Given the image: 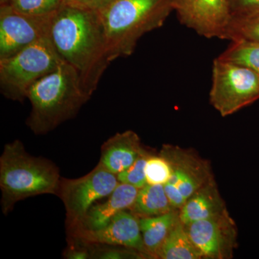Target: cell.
Segmentation results:
<instances>
[{
	"label": "cell",
	"instance_id": "obj_1",
	"mask_svg": "<svg viewBox=\"0 0 259 259\" xmlns=\"http://www.w3.org/2000/svg\"><path fill=\"white\" fill-rule=\"evenodd\" d=\"M49 38L61 59L76 70L83 90L92 96L111 63L97 12L63 5L51 15Z\"/></svg>",
	"mask_w": 259,
	"mask_h": 259
},
{
	"label": "cell",
	"instance_id": "obj_2",
	"mask_svg": "<svg viewBox=\"0 0 259 259\" xmlns=\"http://www.w3.org/2000/svg\"><path fill=\"white\" fill-rule=\"evenodd\" d=\"M91 97L81 86L76 70L63 61L29 89L31 111L27 125L35 135L47 134L74 118Z\"/></svg>",
	"mask_w": 259,
	"mask_h": 259
},
{
	"label": "cell",
	"instance_id": "obj_3",
	"mask_svg": "<svg viewBox=\"0 0 259 259\" xmlns=\"http://www.w3.org/2000/svg\"><path fill=\"white\" fill-rule=\"evenodd\" d=\"M96 12L112 62L131 56L140 38L163 26L174 8L172 0H114Z\"/></svg>",
	"mask_w": 259,
	"mask_h": 259
},
{
	"label": "cell",
	"instance_id": "obj_4",
	"mask_svg": "<svg viewBox=\"0 0 259 259\" xmlns=\"http://www.w3.org/2000/svg\"><path fill=\"white\" fill-rule=\"evenodd\" d=\"M61 181L57 166L49 160L29 154L21 141L5 145L0 157L3 212L7 214L17 202L28 197L57 194Z\"/></svg>",
	"mask_w": 259,
	"mask_h": 259
},
{
	"label": "cell",
	"instance_id": "obj_5",
	"mask_svg": "<svg viewBox=\"0 0 259 259\" xmlns=\"http://www.w3.org/2000/svg\"><path fill=\"white\" fill-rule=\"evenodd\" d=\"M62 61L49 37L15 55L0 59L2 95L8 100L23 102L30 87L54 71Z\"/></svg>",
	"mask_w": 259,
	"mask_h": 259
},
{
	"label": "cell",
	"instance_id": "obj_6",
	"mask_svg": "<svg viewBox=\"0 0 259 259\" xmlns=\"http://www.w3.org/2000/svg\"><path fill=\"white\" fill-rule=\"evenodd\" d=\"M259 100V76L245 66L213 61L209 102L222 117L233 115Z\"/></svg>",
	"mask_w": 259,
	"mask_h": 259
},
{
	"label": "cell",
	"instance_id": "obj_7",
	"mask_svg": "<svg viewBox=\"0 0 259 259\" xmlns=\"http://www.w3.org/2000/svg\"><path fill=\"white\" fill-rule=\"evenodd\" d=\"M119 183L117 175L98 163L85 176L61 180L59 193L71 221L81 223L94 203L108 197Z\"/></svg>",
	"mask_w": 259,
	"mask_h": 259
},
{
	"label": "cell",
	"instance_id": "obj_8",
	"mask_svg": "<svg viewBox=\"0 0 259 259\" xmlns=\"http://www.w3.org/2000/svg\"><path fill=\"white\" fill-rule=\"evenodd\" d=\"M51 16H32L19 13L9 5L0 6V59L49 37Z\"/></svg>",
	"mask_w": 259,
	"mask_h": 259
},
{
	"label": "cell",
	"instance_id": "obj_9",
	"mask_svg": "<svg viewBox=\"0 0 259 259\" xmlns=\"http://www.w3.org/2000/svg\"><path fill=\"white\" fill-rule=\"evenodd\" d=\"M182 25L207 38L223 39L232 15L228 0H172Z\"/></svg>",
	"mask_w": 259,
	"mask_h": 259
},
{
	"label": "cell",
	"instance_id": "obj_10",
	"mask_svg": "<svg viewBox=\"0 0 259 259\" xmlns=\"http://www.w3.org/2000/svg\"><path fill=\"white\" fill-rule=\"evenodd\" d=\"M185 227L202 258H228L235 239L234 228L228 214L196 221Z\"/></svg>",
	"mask_w": 259,
	"mask_h": 259
},
{
	"label": "cell",
	"instance_id": "obj_11",
	"mask_svg": "<svg viewBox=\"0 0 259 259\" xmlns=\"http://www.w3.org/2000/svg\"><path fill=\"white\" fill-rule=\"evenodd\" d=\"M160 154L171 166V176L168 182L176 186L186 201L212 181L207 163L193 153L178 146H165Z\"/></svg>",
	"mask_w": 259,
	"mask_h": 259
},
{
	"label": "cell",
	"instance_id": "obj_12",
	"mask_svg": "<svg viewBox=\"0 0 259 259\" xmlns=\"http://www.w3.org/2000/svg\"><path fill=\"white\" fill-rule=\"evenodd\" d=\"M86 238L100 244L120 245L139 251L146 258H151L145 246L140 228L139 218L122 210L116 214L107 226L99 231L88 232Z\"/></svg>",
	"mask_w": 259,
	"mask_h": 259
},
{
	"label": "cell",
	"instance_id": "obj_13",
	"mask_svg": "<svg viewBox=\"0 0 259 259\" xmlns=\"http://www.w3.org/2000/svg\"><path fill=\"white\" fill-rule=\"evenodd\" d=\"M144 151L139 135L127 130L114 135L102 144L99 163L117 175L129 168Z\"/></svg>",
	"mask_w": 259,
	"mask_h": 259
},
{
	"label": "cell",
	"instance_id": "obj_14",
	"mask_svg": "<svg viewBox=\"0 0 259 259\" xmlns=\"http://www.w3.org/2000/svg\"><path fill=\"white\" fill-rule=\"evenodd\" d=\"M140 189L127 184L119 183L103 203L94 204L81 221L86 233L102 229L116 214L134 205Z\"/></svg>",
	"mask_w": 259,
	"mask_h": 259
},
{
	"label": "cell",
	"instance_id": "obj_15",
	"mask_svg": "<svg viewBox=\"0 0 259 259\" xmlns=\"http://www.w3.org/2000/svg\"><path fill=\"white\" fill-rule=\"evenodd\" d=\"M226 214H228L222 199L212 180L186 201L180 209V219L187 226L196 221L222 217Z\"/></svg>",
	"mask_w": 259,
	"mask_h": 259
},
{
	"label": "cell",
	"instance_id": "obj_16",
	"mask_svg": "<svg viewBox=\"0 0 259 259\" xmlns=\"http://www.w3.org/2000/svg\"><path fill=\"white\" fill-rule=\"evenodd\" d=\"M179 221L180 211L177 209L159 215L139 218L143 240L151 258H158L162 244Z\"/></svg>",
	"mask_w": 259,
	"mask_h": 259
},
{
	"label": "cell",
	"instance_id": "obj_17",
	"mask_svg": "<svg viewBox=\"0 0 259 259\" xmlns=\"http://www.w3.org/2000/svg\"><path fill=\"white\" fill-rule=\"evenodd\" d=\"M137 217H151L164 214L173 209L164 185L147 184L140 189L134 205L131 208Z\"/></svg>",
	"mask_w": 259,
	"mask_h": 259
},
{
	"label": "cell",
	"instance_id": "obj_18",
	"mask_svg": "<svg viewBox=\"0 0 259 259\" xmlns=\"http://www.w3.org/2000/svg\"><path fill=\"white\" fill-rule=\"evenodd\" d=\"M161 259H200L202 255L191 241L180 219L174 226L158 253Z\"/></svg>",
	"mask_w": 259,
	"mask_h": 259
},
{
	"label": "cell",
	"instance_id": "obj_19",
	"mask_svg": "<svg viewBox=\"0 0 259 259\" xmlns=\"http://www.w3.org/2000/svg\"><path fill=\"white\" fill-rule=\"evenodd\" d=\"M218 57L248 68L259 76V42L233 40Z\"/></svg>",
	"mask_w": 259,
	"mask_h": 259
},
{
	"label": "cell",
	"instance_id": "obj_20",
	"mask_svg": "<svg viewBox=\"0 0 259 259\" xmlns=\"http://www.w3.org/2000/svg\"><path fill=\"white\" fill-rule=\"evenodd\" d=\"M223 39L259 42V13L246 16L232 17Z\"/></svg>",
	"mask_w": 259,
	"mask_h": 259
},
{
	"label": "cell",
	"instance_id": "obj_21",
	"mask_svg": "<svg viewBox=\"0 0 259 259\" xmlns=\"http://www.w3.org/2000/svg\"><path fill=\"white\" fill-rule=\"evenodd\" d=\"M65 0H12L10 6L23 14L49 16L64 4Z\"/></svg>",
	"mask_w": 259,
	"mask_h": 259
},
{
	"label": "cell",
	"instance_id": "obj_22",
	"mask_svg": "<svg viewBox=\"0 0 259 259\" xmlns=\"http://www.w3.org/2000/svg\"><path fill=\"white\" fill-rule=\"evenodd\" d=\"M146 176L147 184L164 185L171 176V168L166 158L159 154H150L146 165Z\"/></svg>",
	"mask_w": 259,
	"mask_h": 259
},
{
	"label": "cell",
	"instance_id": "obj_23",
	"mask_svg": "<svg viewBox=\"0 0 259 259\" xmlns=\"http://www.w3.org/2000/svg\"><path fill=\"white\" fill-rule=\"evenodd\" d=\"M150 154L145 150L139 158L125 171L117 175L120 183L127 184L141 189L147 185L146 176V165Z\"/></svg>",
	"mask_w": 259,
	"mask_h": 259
},
{
	"label": "cell",
	"instance_id": "obj_24",
	"mask_svg": "<svg viewBox=\"0 0 259 259\" xmlns=\"http://www.w3.org/2000/svg\"><path fill=\"white\" fill-rule=\"evenodd\" d=\"M93 258L100 259H141L146 258L139 251L131 248H106L93 253Z\"/></svg>",
	"mask_w": 259,
	"mask_h": 259
},
{
	"label": "cell",
	"instance_id": "obj_25",
	"mask_svg": "<svg viewBox=\"0 0 259 259\" xmlns=\"http://www.w3.org/2000/svg\"><path fill=\"white\" fill-rule=\"evenodd\" d=\"M232 17L246 16L259 13V0H228Z\"/></svg>",
	"mask_w": 259,
	"mask_h": 259
},
{
	"label": "cell",
	"instance_id": "obj_26",
	"mask_svg": "<svg viewBox=\"0 0 259 259\" xmlns=\"http://www.w3.org/2000/svg\"><path fill=\"white\" fill-rule=\"evenodd\" d=\"M113 1L114 0H65L64 4L81 9L97 11Z\"/></svg>",
	"mask_w": 259,
	"mask_h": 259
},
{
	"label": "cell",
	"instance_id": "obj_27",
	"mask_svg": "<svg viewBox=\"0 0 259 259\" xmlns=\"http://www.w3.org/2000/svg\"><path fill=\"white\" fill-rule=\"evenodd\" d=\"M164 189L172 207L177 209L182 208V206L185 204L186 200L176 186L172 185L169 182H167L164 185Z\"/></svg>",
	"mask_w": 259,
	"mask_h": 259
},
{
	"label": "cell",
	"instance_id": "obj_28",
	"mask_svg": "<svg viewBox=\"0 0 259 259\" xmlns=\"http://www.w3.org/2000/svg\"><path fill=\"white\" fill-rule=\"evenodd\" d=\"M66 258L69 259H87L90 258V253L85 249H71L67 252Z\"/></svg>",
	"mask_w": 259,
	"mask_h": 259
},
{
	"label": "cell",
	"instance_id": "obj_29",
	"mask_svg": "<svg viewBox=\"0 0 259 259\" xmlns=\"http://www.w3.org/2000/svg\"><path fill=\"white\" fill-rule=\"evenodd\" d=\"M12 0H0V6L10 5Z\"/></svg>",
	"mask_w": 259,
	"mask_h": 259
}]
</instances>
